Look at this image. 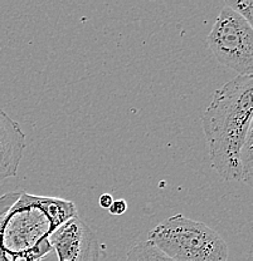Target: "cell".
<instances>
[{
	"label": "cell",
	"instance_id": "cell-2",
	"mask_svg": "<svg viewBox=\"0 0 253 261\" xmlns=\"http://www.w3.org/2000/svg\"><path fill=\"white\" fill-rule=\"evenodd\" d=\"M253 77L237 75L217 89L202 116L212 167L225 181H239L238 153L253 133Z\"/></svg>",
	"mask_w": 253,
	"mask_h": 261
},
{
	"label": "cell",
	"instance_id": "cell-6",
	"mask_svg": "<svg viewBox=\"0 0 253 261\" xmlns=\"http://www.w3.org/2000/svg\"><path fill=\"white\" fill-rule=\"evenodd\" d=\"M26 148L20 124L0 108V182L15 177Z\"/></svg>",
	"mask_w": 253,
	"mask_h": 261
},
{
	"label": "cell",
	"instance_id": "cell-7",
	"mask_svg": "<svg viewBox=\"0 0 253 261\" xmlns=\"http://www.w3.org/2000/svg\"><path fill=\"white\" fill-rule=\"evenodd\" d=\"M125 261H174L150 241H139L129 249Z\"/></svg>",
	"mask_w": 253,
	"mask_h": 261
},
{
	"label": "cell",
	"instance_id": "cell-5",
	"mask_svg": "<svg viewBox=\"0 0 253 261\" xmlns=\"http://www.w3.org/2000/svg\"><path fill=\"white\" fill-rule=\"evenodd\" d=\"M50 241L58 261L101 260V245L96 233L78 215L57 228Z\"/></svg>",
	"mask_w": 253,
	"mask_h": 261
},
{
	"label": "cell",
	"instance_id": "cell-8",
	"mask_svg": "<svg viewBox=\"0 0 253 261\" xmlns=\"http://www.w3.org/2000/svg\"><path fill=\"white\" fill-rule=\"evenodd\" d=\"M253 133L247 137L246 142L242 146L238 153V168H239V181L252 185L253 179Z\"/></svg>",
	"mask_w": 253,
	"mask_h": 261
},
{
	"label": "cell",
	"instance_id": "cell-9",
	"mask_svg": "<svg viewBox=\"0 0 253 261\" xmlns=\"http://www.w3.org/2000/svg\"><path fill=\"white\" fill-rule=\"evenodd\" d=\"M227 8H229L236 14L246 19L249 24L253 20V0H224Z\"/></svg>",
	"mask_w": 253,
	"mask_h": 261
},
{
	"label": "cell",
	"instance_id": "cell-3",
	"mask_svg": "<svg viewBox=\"0 0 253 261\" xmlns=\"http://www.w3.org/2000/svg\"><path fill=\"white\" fill-rule=\"evenodd\" d=\"M148 241L174 261H228V245L204 222L174 215L149 232Z\"/></svg>",
	"mask_w": 253,
	"mask_h": 261
},
{
	"label": "cell",
	"instance_id": "cell-11",
	"mask_svg": "<svg viewBox=\"0 0 253 261\" xmlns=\"http://www.w3.org/2000/svg\"><path fill=\"white\" fill-rule=\"evenodd\" d=\"M112 202H113V196L111 194H102L100 196L99 203L102 208L108 210V208L111 207V205H112Z\"/></svg>",
	"mask_w": 253,
	"mask_h": 261
},
{
	"label": "cell",
	"instance_id": "cell-10",
	"mask_svg": "<svg viewBox=\"0 0 253 261\" xmlns=\"http://www.w3.org/2000/svg\"><path fill=\"white\" fill-rule=\"evenodd\" d=\"M108 211H110L111 215H116V216L125 214V212L127 211L126 201L122 200V198H120V200H113L112 205L108 208Z\"/></svg>",
	"mask_w": 253,
	"mask_h": 261
},
{
	"label": "cell",
	"instance_id": "cell-1",
	"mask_svg": "<svg viewBox=\"0 0 253 261\" xmlns=\"http://www.w3.org/2000/svg\"><path fill=\"white\" fill-rule=\"evenodd\" d=\"M77 215L71 201L29 195L0 196V261H39L52 251L50 238Z\"/></svg>",
	"mask_w": 253,
	"mask_h": 261
},
{
	"label": "cell",
	"instance_id": "cell-4",
	"mask_svg": "<svg viewBox=\"0 0 253 261\" xmlns=\"http://www.w3.org/2000/svg\"><path fill=\"white\" fill-rule=\"evenodd\" d=\"M206 42L219 63L238 75H252L253 28L246 19L229 8H223Z\"/></svg>",
	"mask_w": 253,
	"mask_h": 261
}]
</instances>
